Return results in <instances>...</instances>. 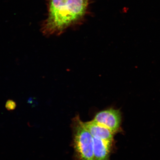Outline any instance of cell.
<instances>
[{
    "label": "cell",
    "mask_w": 160,
    "mask_h": 160,
    "mask_svg": "<svg viewBox=\"0 0 160 160\" xmlns=\"http://www.w3.org/2000/svg\"><path fill=\"white\" fill-rule=\"evenodd\" d=\"M88 0H49L47 18L41 30L47 37L59 36L77 24L84 16Z\"/></svg>",
    "instance_id": "6da1fadb"
},
{
    "label": "cell",
    "mask_w": 160,
    "mask_h": 160,
    "mask_svg": "<svg viewBox=\"0 0 160 160\" xmlns=\"http://www.w3.org/2000/svg\"><path fill=\"white\" fill-rule=\"evenodd\" d=\"M73 143L76 154L79 160H95L93 138L79 116L74 118Z\"/></svg>",
    "instance_id": "7a4b0ae2"
},
{
    "label": "cell",
    "mask_w": 160,
    "mask_h": 160,
    "mask_svg": "<svg viewBox=\"0 0 160 160\" xmlns=\"http://www.w3.org/2000/svg\"><path fill=\"white\" fill-rule=\"evenodd\" d=\"M121 119L119 110L110 108L98 112L93 120L107 128L115 134L120 131Z\"/></svg>",
    "instance_id": "3957f363"
},
{
    "label": "cell",
    "mask_w": 160,
    "mask_h": 160,
    "mask_svg": "<svg viewBox=\"0 0 160 160\" xmlns=\"http://www.w3.org/2000/svg\"><path fill=\"white\" fill-rule=\"evenodd\" d=\"M83 122L86 128L93 138L113 143L114 134L107 128L93 120Z\"/></svg>",
    "instance_id": "277c9868"
},
{
    "label": "cell",
    "mask_w": 160,
    "mask_h": 160,
    "mask_svg": "<svg viewBox=\"0 0 160 160\" xmlns=\"http://www.w3.org/2000/svg\"><path fill=\"white\" fill-rule=\"evenodd\" d=\"M94 155L95 160H110L113 143L93 138Z\"/></svg>",
    "instance_id": "5b68a950"
},
{
    "label": "cell",
    "mask_w": 160,
    "mask_h": 160,
    "mask_svg": "<svg viewBox=\"0 0 160 160\" xmlns=\"http://www.w3.org/2000/svg\"><path fill=\"white\" fill-rule=\"evenodd\" d=\"M16 103L15 102L12 100H9L6 103V108L9 111L14 110L16 107Z\"/></svg>",
    "instance_id": "8992f818"
}]
</instances>
